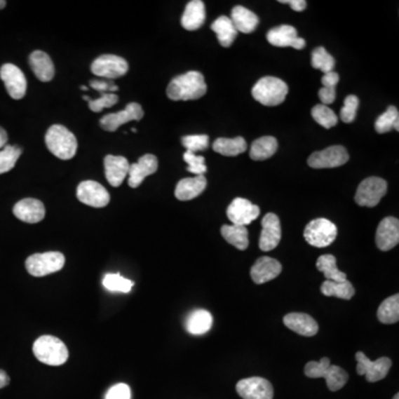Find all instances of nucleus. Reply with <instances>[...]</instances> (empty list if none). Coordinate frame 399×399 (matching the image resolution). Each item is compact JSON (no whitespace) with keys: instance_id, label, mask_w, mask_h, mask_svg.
I'll use <instances>...</instances> for the list:
<instances>
[{"instance_id":"23","label":"nucleus","mask_w":399,"mask_h":399,"mask_svg":"<svg viewBox=\"0 0 399 399\" xmlns=\"http://www.w3.org/2000/svg\"><path fill=\"white\" fill-rule=\"evenodd\" d=\"M104 169L108 182L116 188L125 181L129 173L130 163L127 158L109 154L104 158Z\"/></svg>"},{"instance_id":"31","label":"nucleus","mask_w":399,"mask_h":399,"mask_svg":"<svg viewBox=\"0 0 399 399\" xmlns=\"http://www.w3.org/2000/svg\"><path fill=\"white\" fill-rule=\"evenodd\" d=\"M278 148V140L274 137L267 135V137H259L252 143L250 156L254 161H263L274 156Z\"/></svg>"},{"instance_id":"29","label":"nucleus","mask_w":399,"mask_h":399,"mask_svg":"<svg viewBox=\"0 0 399 399\" xmlns=\"http://www.w3.org/2000/svg\"><path fill=\"white\" fill-rule=\"evenodd\" d=\"M213 318L205 309H196L189 315L187 330L192 335H203L211 330Z\"/></svg>"},{"instance_id":"47","label":"nucleus","mask_w":399,"mask_h":399,"mask_svg":"<svg viewBox=\"0 0 399 399\" xmlns=\"http://www.w3.org/2000/svg\"><path fill=\"white\" fill-rule=\"evenodd\" d=\"M106 399H131V391L127 384H116L109 389Z\"/></svg>"},{"instance_id":"42","label":"nucleus","mask_w":399,"mask_h":399,"mask_svg":"<svg viewBox=\"0 0 399 399\" xmlns=\"http://www.w3.org/2000/svg\"><path fill=\"white\" fill-rule=\"evenodd\" d=\"M22 152L18 146H6L0 150V175L13 169Z\"/></svg>"},{"instance_id":"39","label":"nucleus","mask_w":399,"mask_h":399,"mask_svg":"<svg viewBox=\"0 0 399 399\" xmlns=\"http://www.w3.org/2000/svg\"><path fill=\"white\" fill-rule=\"evenodd\" d=\"M102 284L108 291L122 292V293H129L135 285L133 280L123 278L119 273H116V274L109 273L104 275Z\"/></svg>"},{"instance_id":"26","label":"nucleus","mask_w":399,"mask_h":399,"mask_svg":"<svg viewBox=\"0 0 399 399\" xmlns=\"http://www.w3.org/2000/svg\"><path fill=\"white\" fill-rule=\"evenodd\" d=\"M205 6L201 0H192L185 7L181 25L184 29L189 32H194L203 26L205 22Z\"/></svg>"},{"instance_id":"33","label":"nucleus","mask_w":399,"mask_h":399,"mask_svg":"<svg viewBox=\"0 0 399 399\" xmlns=\"http://www.w3.org/2000/svg\"><path fill=\"white\" fill-rule=\"evenodd\" d=\"M246 149H248V144L244 137H233V139L219 137L213 143V150L225 156H238V154H244Z\"/></svg>"},{"instance_id":"54","label":"nucleus","mask_w":399,"mask_h":399,"mask_svg":"<svg viewBox=\"0 0 399 399\" xmlns=\"http://www.w3.org/2000/svg\"><path fill=\"white\" fill-rule=\"evenodd\" d=\"M393 399H399V395L398 394L395 395L394 398Z\"/></svg>"},{"instance_id":"20","label":"nucleus","mask_w":399,"mask_h":399,"mask_svg":"<svg viewBox=\"0 0 399 399\" xmlns=\"http://www.w3.org/2000/svg\"><path fill=\"white\" fill-rule=\"evenodd\" d=\"M13 215L22 222L34 223L41 222L45 219L46 209L43 202L36 198H24L22 201L13 206Z\"/></svg>"},{"instance_id":"5","label":"nucleus","mask_w":399,"mask_h":399,"mask_svg":"<svg viewBox=\"0 0 399 399\" xmlns=\"http://www.w3.org/2000/svg\"><path fill=\"white\" fill-rule=\"evenodd\" d=\"M288 87L280 78L264 77L257 82L252 89V95L263 106L275 107L284 102Z\"/></svg>"},{"instance_id":"46","label":"nucleus","mask_w":399,"mask_h":399,"mask_svg":"<svg viewBox=\"0 0 399 399\" xmlns=\"http://www.w3.org/2000/svg\"><path fill=\"white\" fill-rule=\"evenodd\" d=\"M183 159L188 165V171L191 173H194L196 175H204L208 171V168L205 165V159L203 156H196L194 152H190V151H187L184 156H183Z\"/></svg>"},{"instance_id":"3","label":"nucleus","mask_w":399,"mask_h":399,"mask_svg":"<svg viewBox=\"0 0 399 399\" xmlns=\"http://www.w3.org/2000/svg\"><path fill=\"white\" fill-rule=\"evenodd\" d=\"M32 351L36 358L46 365H64L68 360V349L64 341L55 336H41L34 341Z\"/></svg>"},{"instance_id":"2","label":"nucleus","mask_w":399,"mask_h":399,"mask_svg":"<svg viewBox=\"0 0 399 399\" xmlns=\"http://www.w3.org/2000/svg\"><path fill=\"white\" fill-rule=\"evenodd\" d=\"M45 140L47 148L59 159L70 160L76 156L77 139L64 126H51L46 133Z\"/></svg>"},{"instance_id":"37","label":"nucleus","mask_w":399,"mask_h":399,"mask_svg":"<svg viewBox=\"0 0 399 399\" xmlns=\"http://www.w3.org/2000/svg\"><path fill=\"white\" fill-rule=\"evenodd\" d=\"M339 76L337 72H331L324 74L322 78L323 88L318 91V97L323 104H332L336 99V85L339 83Z\"/></svg>"},{"instance_id":"41","label":"nucleus","mask_w":399,"mask_h":399,"mask_svg":"<svg viewBox=\"0 0 399 399\" xmlns=\"http://www.w3.org/2000/svg\"><path fill=\"white\" fill-rule=\"evenodd\" d=\"M312 116L318 125L322 126L325 129H331V128L335 127L337 125V121H339V118L336 116L335 112L324 104L315 106L312 109Z\"/></svg>"},{"instance_id":"18","label":"nucleus","mask_w":399,"mask_h":399,"mask_svg":"<svg viewBox=\"0 0 399 399\" xmlns=\"http://www.w3.org/2000/svg\"><path fill=\"white\" fill-rule=\"evenodd\" d=\"M266 38L267 41L275 47H292L301 50L306 45L305 40L297 36V30L288 25L275 27L267 32Z\"/></svg>"},{"instance_id":"25","label":"nucleus","mask_w":399,"mask_h":399,"mask_svg":"<svg viewBox=\"0 0 399 399\" xmlns=\"http://www.w3.org/2000/svg\"><path fill=\"white\" fill-rule=\"evenodd\" d=\"M208 181L204 175H196L194 177H185L179 181L175 188V198L180 201H190L203 194Z\"/></svg>"},{"instance_id":"13","label":"nucleus","mask_w":399,"mask_h":399,"mask_svg":"<svg viewBox=\"0 0 399 399\" xmlns=\"http://www.w3.org/2000/svg\"><path fill=\"white\" fill-rule=\"evenodd\" d=\"M236 391L243 399H273L272 384L262 377L244 378L236 384Z\"/></svg>"},{"instance_id":"45","label":"nucleus","mask_w":399,"mask_h":399,"mask_svg":"<svg viewBox=\"0 0 399 399\" xmlns=\"http://www.w3.org/2000/svg\"><path fill=\"white\" fill-rule=\"evenodd\" d=\"M119 101V97L116 93H101L100 98L90 99L88 101L91 111L101 112L104 108H111Z\"/></svg>"},{"instance_id":"52","label":"nucleus","mask_w":399,"mask_h":399,"mask_svg":"<svg viewBox=\"0 0 399 399\" xmlns=\"http://www.w3.org/2000/svg\"><path fill=\"white\" fill-rule=\"evenodd\" d=\"M6 5H7V3H6L5 0H0V11L5 8Z\"/></svg>"},{"instance_id":"49","label":"nucleus","mask_w":399,"mask_h":399,"mask_svg":"<svg viewBox=\"0 0 399 399\" xmlns=\"http://www.w3.org/2000/svg\"><path fill=\"white\" fill-rule=\"evenodd\" d=\"M280 4H288L295 11H303L306 8L307 3L305 0H280Z\"/></svg>"},{"instance_id":"12","label":"nucleus","mask_w":399,"mask_h":399,"mask_svg":"<svg viewBox=\"0 0 399 399\" xmlns=\"http://www.w3.org/2000/svg\"><path fill=\"white\" fill-rule=\"evenodd\" d=\"M144 116L142 107L137 102H131L123 110L116 114H109L100 119V126L103 130L114 133L122 125L130 121H140Z\"/></svg>"},{"instance_id":"1","label":"nucleus","mask_w":399,"mask_h":399,"mask_svg":"<svg viewBox=\"0 0 399 399\" xmlns=\"http://www.w3.org/2000/svg\"><path fill=\"white\" fill-rule=\"evenodd\" d=\"M208 90L203 74L189 72L180 74L170 82L167 95L173 101L196 100L203 97Z\"/></svg>"},{"instance_id":"21","label":"nucleus","mask_w":399,"mask_h":399,"mask_svg":"<svg viewBox=\"0 0 399 399\" xmlns=\"http://www.w3.org/2000/svg\"><path fill=\"white\" fill-rule=\"evenodd\" d=\"M156 170H158L156 156L154 154H144L137 160V163L130 164L128 183L131 188H137L147 177L156 173Z\"/></svg>"},{"instance_id":"35","label":"nucleus","mask_w":399,"mask_h":399,"mask_svg":"<svg viewBox=\"0 0 399 399\" xmlns=\"http://www.w3.org/2000/svg\"><path fill=\"white\" fill-rule=\"evenodd\" d=\"M316 267L325 276L326 280L333 282H343L347 280V275L337 269L336 257L332 254H325L318 257Z\"/></svg>"},{"instance_id":"22","label":"nucleus","mask_w":399,"mask_h":399,"mask_svg":"<svg viewBox=\"0 0 399 399\" xmlns=\"http://www.w3.org/2000/svg\"><path fill=\"white\" fill-rule=\"evenodd\" d=\"M282 272V265L278 259L262 257L251 269V278L255 284H264L278 278Z\"/></svg>"},{"instance_id":"10","label":"nucleus","mask_w":399,"mask_h":399,"mask_svg":"<svg viewBox=\"0 0 399 399\" xmlns=\"http://www.w3.org/2000/svg\"><path fill=\"white\" fill-rule=\"evenodd\" d=\"M91 72L99 77L116 79L127 74L129 72V64L122 57L102 55L93 61L91 65Z\"/></svg>"},{"instance_id":"53","label":"nucleus","mask_w":399,"mask_h":399,"mask_svg":"<svg viewBox=\"0 0 399 399\" xmlns=\"http://www.w3.org/2000/svg\"><path fill=\"white\" fill-rule=\"evenodd\" d=\"M81 89H82V90H85V91L88 90V88L85 87V86H82Z\"/></svg>"},{"instance_id":"36","label":"nucleus","mask_w":399,"mask_h":399,"mask_svg":"<svg viewBox=\"0 0 399 399\" xmlns=\"http://www.w3.org/2000/svg\"><path fill=\"white\" fill-rule=\"evenodd\" d=\"M377 318L383 324H395L399 320V295L395 294L381 303L377 311Z\"/></svg>"},{"instance_id":"38","label":"nucleus","mask_w":399,"mask_h":399,"mask_svg":"<svg viewBox=\"0 0 399 399\" xmlns=\"http://www.w3.org/2000/svg\"><path fill=\"white\" fill-rule=\"evenodd\" d=\"M399 131V112L396 107H388L386 111L378 116L375 122L376 133H387L391 130Z\"/></svg>"},{"instance_id":"15","label":"nucleus","mask_w":399,"mask_h":399,"mask_svg":"<svg viewBox=\"0 0 399 399\" xmlns=\"http://www.w3.org/2000/svg\"><path fill=\"white\" fill-rule=\"evenodd\" d=\"M0 79L5 83L7 93L11 98L22 99L26 95L27 80L24 72L13 64L4 65L0 68Z\"/></svg>"},{"instance_id":"43","label":"nucleus","mask_w":399,"mask_h":399,"mask_svg":"<svg viewBox=\"0 0 399 399\" xmlns=\"http://www.w3.org/2000/svg\"><path fill=\"white\" fill-rule=\"evenodd\" d=\"M210 137L206 135H185L182 137L183 147L187 151L190 152H198V151H204L209 147Z\"/></svg>"},{"instance_id":"27","label":"nucleus","mask_w":399,"mask_h":399,"mask_svg":"<svg viewBox=\"0 0 399 399\" xmlns=\"http://www.w3.org/2000/svg\"><path fill=\"white\" fill-rule=\"evenodd\" d=\"M29 64L34 76L40 81H51L55 77V66L53 60L43 51H34L30 55Z\"/></svg>"},{"instance_id":"11","label":"nucleus","mask_w":399,"mask_h":399,"mask_svg":"<svg viewBox=\"0 0 399 399\" xmlns=\"http://www.w3.org/2000/svg\"><path fill=\"white\" fill-rule=\"evenodd\" d=\"M349 159L346 149L341 146H333L311 154L307 163L313 169H331L341 167Z\"/></svg>"},{"instance_id":"14","label":"nucleus","mask_w":399,"mask_h":399,"mask_svg":"<svg viewBox=\"0 0 399 399\" xmlns=\"http://www.w3.org/2000/svg\"><path fill=\"white\" fill-rule=\"evenodd\" d=\"M77 198L81 203L93 208H104L110 202V194L107 189L95 181H83L77 188Z\"/></svg>"},{"instance_id":"48","label":"nucleus","mask_w":399,"mask_h":399,"mask_svg":"<svg viewBox=\"0 0 399 399\" xmlns=\"http://www.w3.org/2000/svg\"><path fill=\"white\" fill-rule=\"evenodd\" d=\"M91 88L100 93H114L119 90V87L112 81H102V80H91Z\"/></svg>"},{"instance_id":"32","label":"nucleus","mask_w":399,"mask_h":399,"mask_svg":"<svg viewBox=\"0 0 399 399\" xmlns=\"http://www.w3.org/2000/svg\"><path fill=\"white\" fill-rule=\"evenodd\" d=\"M221 234L228 243L236 249L244 251L249 248V232L245 226L241 225H223Z\"/></svg>"},{"instance_id":"7","label":"nucleus","mask_w":399,"mask_h":399,"mask_svg":"<svg viewBox=\"0 0 399 399\" xmlns=\"http://www.w3.org/2000/svg\"><path fill=\"white\" fill-rule=\"evenodd\" d=\"M337 236V228L327 219H315L305 226L304 238L309 245L326 248L331 245Z\"/></svg>"},{"instance_id":"51","label":"nucleus","mask_w":399,"mask_h":399,"mask_svg":"<svg viewBox=\"0 0 399 399\" xmlns=\"http://www.w3.org/2000/svg\"><path fill=\"white\" fill-rule=\"evenodd\" d=\"M7 141H8V135L4 128L0 127V149H4L7 146Z\"/></svg>"},{"instance_id":"8","label":"nucleus","mask_w":399,"mask_h":399,"mask_svg":"<svg viewBox=\"0 0 399 399\" xmlns=\"http://www.w3.org/2000/svg\"><path fill=\"white\" fill-rule=\"evenodd\" d=\"M387 194V182L381 177H370L357 188L355 201L360 206L374 208Z\"/></svg>"},{"instance_id":"24","label":"nucleus","mask_w":399,"mask_h":399,"mask_svg":"<svg viewBox=\"0 0 399 399\" xmlns=\"http://www.w3.org/2000/svg\"><path fill=\"white\" fill-rule=\"evenodd\" d=\"M283 322L291 331L306 337H312L318 332V322L305 313H290L284 316Z\"/></svg>"},{"instance_id":"17","label":"nucleus","mask_w":399,"mask_h":399,"mask_svg":"<svg viewBox=\"0 0 399 399\" xmlns=\"http://www.w3.org/2000/svg\"><path fill=\"white\" fill-rule=\"evenodd\" d=\"M282 238L280 219L274 213H267L262 219V232L259 236V249L264 252L272 251L280 244Z\"/></svg>"},{"instance_id":"19","label":"nucleus","mask_w":399,"mask_h":399,"mask_svg":"<svg viewBox=\"0 0 399 399\" xmlns=\"http://www.w3.org/2000/svg\"><path fill=\"white\" fill-rule=\"evenodd\" d=\"M399 242V221L388 217L381 219L376 231V245L381 251L394 249Z\"/></svg>"},{"instance_id":"30","label":"nucleus","mask_w":399,"mask_h":399,"mask_svg":"<svg viewBox=\"0 0 399 399\" xmlns=\"http://www.w3.org/2000/svg\"><path fill=\"white\" fill-rule=\"evenodd\" d=\"M211 29L217 34L219 45L225 48L231 47L238 36V30L231 22V19L226 16L219 17L212 24Z\"/></svg>"},{"instance_id":"50","label":"nucleus","mask_w":399,"mask_h":399,"mask_svg":"<svg viewBox=\"0 0 399 399\" xmlns=\"http://www.w3.org/2000/svg\"><path fill=\"white\" fill-rule=\"evenodd\" d=\"M9 383H11V378L8 374L6 373L5 370H0V388L8 386Z\"/></svg>"},{"instance_id":"44","label":"nucleus","mask_w":399,"mask_h":399,"mask_svg":"<svg viewBox=\"0 0 399 399\" xmlns=\"http://www.w3.org/2000/svg\"><path fill=\"white\" fill-rule=\"evenodd\" d=\"M360 106V99L356 95H347L341 110V119L345 123H352L356 118L357 109Z\"/></svg>"},{"instance_id":"9","label":"nucleus","mask_w":399,"mask_h":399,"mask_svg":"<svg viewBox=\"0 0 399 399\" xmlns=\"http://www.w3.org/2000/svg\"><path fill=\"white\" fill-rule=\"evenodd\" d=\"M356 372L358 375L366 376V381L376 383L386 377L391 367L388 357H381L377 360H370L363 352L356 353Z\"/></svg>"},{"instance_id":"4","label":"nucleus","mask_w":399,"mask_h":399,"mask_svg":"<svg viewBox=\"0 0 399 399\" xmlns=\"http://www.w3.org/2000/svg\"><path fill=\"white\" fill-rule=\"evenodd\" d=\"M304 373L309 378H325L331 391H339L349 381L346 370L339 366L331 365V360L327 357H323L320 362L307 363Z\"/></svg>"},{"instance_id":"6","label":"nucleus","mask_w":399,"mask_h":399,"mask_svg":"<svg viewBox=\"0 0 399 399\" xmlns=\"http://www.w3.org/2000/svg\"><path fill=\"white\" fill-rule=\"evenodd\" d=\"M65 263L66 257L60 252H46L30 255L26 259V269L34 278H43L60 271Z\"/></svg>"},{"instance_id":"40","label":"nucleus","mask_w":399,"mask_h":399,"mask_svg":"<svg viewBox=\"0 0 399 399\" xmlns=\"http://www.w3.org/2000/svg\"><path fill=\"white\" fill-rule=\"evenodd\" d=\"M312 67L318 69L323 74L334 72L335 59L326 51L325 48H315L312 53Z\"/></svg>"},{"instance_id":"16","label":"nucleus","mask_w":399,"mask_h":399,"mask_svg":"<svg viewBox=\"0 0 399 399\" xmlns=\"http://www.w3.org/2000/svg\"><path fill=\"white\" fill-rule=\"evenodd\" d=\"M226 215L232 224L245 226L259 217V208L246 198H236L229 205Z\"/></svg>"},{"instance_id":"34","label":"nucleus","mask_w":399,"mask_h":399,"mask_svg":"<svg viewBox=\"0 0 399 399\" xmlns=\"http://www.w3.org/2000/svg\"><path fill=\"white\" fill-rule=\"evenodd\" d=\"M320 292L325 297H339V299L349 301L354 297L355 288L349 280H343V282L325 280L320 286Z\"/></svg>"},{"instance_id":"28","label":"nucleus","mask_w":399,"mask_h":399,"mask_svg":"<svg viewBox=\"0 0 399 399\" xmlns=\"http://www.w3.org/2000/svg\"><path fill=\"white\" fill-rule=\"evenodd\" d=\"M231 22H233L236 29L238 32H243V34H251L254 30L257 29V25H259V17L249 11L243 6H236L232 9V15H231Z\"/></svg>"}]
</instances>
